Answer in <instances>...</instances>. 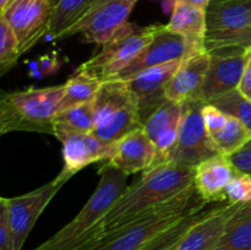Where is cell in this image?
Returning a JSON list of instances; mask_svg holds the SVG:
<instances>
[{"label":"cell","instance_id":"cell-1","mask_svg":"<svg viewBox=\"0 0 251 250\" xmlns=\"http://www.w3.org/2000/svg\"><path fill=\"white\" fill-rule=\"evenodd\" d=\"M194 172L195 167L171 161L154 163L142 172L141 178L125 189L114 205L95 225L102 234L103 240L140 213L186 190L194 184Z\"/></svg>","mask_w":251,"mask_h":250},{"label":"cell","instance_id":"cell-2","mask_svg":"<svg viewBox=\"0 0 251 250\" xmlns=\"http://www.w3.org/2000/svg\"><path fill=\"white\" fill-rule=\"evenodd\" d=\"M100 174L97 188L75 218L33 250H97L100 247L102 235L95 225L127 188V175L108 163Z\"/></svg>","mask_w":251,"mask_h":250},{"label":"cell","instance_id":"cell-3","mask_svg":"<svg viewBox=\"0 0 251 250\" xmlns=\"http://www.w3.org/2000/svg\"><path fill=\"white\" fill-rule=\"evenodd\" d=\"M206 205L193 184L183 193L140 213L124 227L108 234L97 250H140L186 215L202 211Z\"/></svg>","mask_w":251,"mask_h":250},{"label":"cell","instance_id":"cell-4","mask_svg":"<svg viewBox=\"0 0 251 250\" xmlns=\"http://www.w3.org/2000/svg\"><path fill=\"white\" fill-rule=\"evenodd\" d=\"M64 95V85L29 87L6 93L0 100V134L33 131L54 135V118Z\"/></svg>","mask_w":251,"mask_h":250},{"label":"cell","instance_id":"cell-5","mask_svg":"<svg viewBox=\"0 0 251 250\" xmlns=\"http://www.w3.org/2000/svg\"><path fill=\"white\" fill-rule=\"evenodd\" d=\"M203 48L207 53L251 49V0H211Z\"/></svg>","mask_w":251,"mask_h":250},{"label":"cell","instance_id":"cell-6","mask_svg":"<svg viewBox=\"0 0 251 250\" xmlns=\"http://www.w3.org/2000/svg\"><path fill=\"white\" fill-rule=\"evenodd\" d=\"M159 25L139 27L127 22L109 41L102 44L98 54L78 66V70L104 81L117 77L153 41Z\"/></svg>","mask_w":251,"mask_h":250},{"label":"cell","instance_id":"cell-7","mask_svg":"<svg viewBox=\"0 0 251 250\" xmlns=\"http://www.w3.org/2000/svg\"><path fill=\"white\" fill-rule=\"evenodd\" d=\"M203 105L205 102L200 100L181 103L183 110L178 140L167 154L166 161L196 167L205 159L220 153L206 130L202 118Z\"/></svg>","mask_w":251,"mask_h":250},{"label":"cell","instance_id":"cell-8","mask_svg":"<svg viewBox=\"0 0 251 250\" xmlns=\"http://www.w3.org/2000/svg\"><path fill=\"white\" fill-rule=\"evenodd\" d=\"M139 0H100L77 22L59 34L56 41L80 33L86 43L103 44L126 25Z\"/></svg>","mask_w":251,"mask_h":250},{"label":"cell","instance_id":"cell-9","mask_svg":"<svg viewBox=\"0 0 251 250\" xmlns=\"http://www.w3.org/2000/svg\"><path fill=\"white\" fill-rule=\"evenodd\" d=\"M54 4L55 0H9L0 9V19L14 31L21 54L48 34Z\"/></svg>","mask_w":251,"mask_h":250},{"label":"cell","instance_id":"cell-10","mask_svg":"<svg viewBox=\"0 0 251 250\" xmlns=\"http://www.w3.org/2000/svg\"><path fill=\"white\" fill-rule=\"evenodd\" d=\"M64 184L65 181L59 180L55 176L36 190L16 198H4L9 211L14 250L22 249L34 223Z\"/></svg>","mask_w":251,"mask_h":250},{"label":"cell","instance_id":"cell-11","mask_svg":"<svg viewBox=\"0 0 251 250\" xmlns=\"http://www.w3.org/2000/svg\"><path fill=\"white\" fill-rule=\"evenodd\" d=\"M54 136L63 145L64 167L56 178L68 181L85 167L96 162L109 159L115 144H105L93 134L54 129Z\"/></svg>","mask_w":251,"mask_h":250},{"label":"cell","instance_id":"cell-12","mask_svg":"<svg viewBox=\"0 0 251 250\" xmlns=\"http://www.w3.org/2000/svg\"><path fill=\"white\" fill-rule=\"evenodd\" d=\"M200 50L203 49L195 48L185 37L171 31L167 25H159L153 41L115 78L130 80L141 71L173 60H180Z\"/></svg>","mask_w":251,"mask_h":250},{"label":"cell","instance_id":"cell-13","mask_svg":"<svg viewBox=\"0 0 251 250\" xmlns=\"http://www.w3.org/2000/svg\"><path fill=\"white\" fill-rule=\"evenodd\" d=\"M251 49H225L210 53V66L203 82L201 100L208 103L239 86Z\"/></svg>","mask_w":251,"mask_h":250},{"label":"cell","instance_id":"cell-14","mask_svg":"<svg viewBox=\"0 0 251 250\" xmlns=\"http://www.w3.org/2000/svg\"><path fill=\"white\" fill-rule=\"evenodd\" d=\"M181 61L183 59L153 66L126 80L136 98L142 125L151 117L152 113L167 100V86L179 69Z\"/></svg>","mask_w":251,"mask_h":250},{"label":"cell","instance_id":"cell-15","mask_svg":"<svg viewBox=\"0 0 251 250\" xmlns=\"http://www.w3.org/2000/svg\"><path fill=\"white\" fill-rule=\"evenodd\" d=\"M156 161V147L142 126L115 142L114 152L107 163L130 175L146 171Z\"/></svg>","mask_w":251,"mask_h":250},{"label":"cell","instance_id":"cell-16","mask_svg":"<svg viewBox=\"0 0 251 250\" xmlns=\"http://www.w3.org/2000/svg\"><path fill=\"white\" fill-rule=\"evenodd\" d=\"M208 66L210 53L205 49L184 58L167 86V100L176 103L201 100V92Z\"/></svg>","mask_w":251,"mask_h":250},{"label":"cell","instance_id":"cell-17","mask_svg":"<svg viewBox=\"0 0 251 250\" xmlns=\"http://www.w3.org/2000/svg\"><path fill=\"white\" fill-rule=\"evenodd\" d=\"M237 173L238 169L226 154L218 153L205 159L194 172L196 193L206 203L227 201L226 190Z\"/></svg>","mask_w":251,"mask_h":250},{"label":"cell","instance_id":"cell-18","mask_svg":"<svg viewBox=\"0 0 251 250\" xmlns=\"http://www.w3.org/2000/svg\"><path fill=\"white\" fill-rule=\"evenodd\" d=\"M243 203L222 205L207 211L188 230L179 244L178 250H213L225 233L228 222Z\"/></svg>","mask_w":251,"mask_h":250},{"label":"cell","instance_id":"cell-19","mask_svg":"<svg viewBox=\"0 0 251 250\" xmlns=\"http://www.w3.org/2000/svg\"><path fill=\"white\" fill-rule=\"evenodd\" d=\"M181 103L167 100L151 117L145 122L144 129L157 151V161L164 162L178 140L179 127L181 120Z\"/></svg>","mask_w":251,"mask_h":250},{"label":"cell","instance_id":"cell-20","mask_svg":"<svg viewBox=\"0 0 251 250\" xmlns=\"http://www.w3.org/2000/svg\"><path fill=\"white\" fill-rule=\"evenodd\" d=\"M134 100L136 98L127 81L119 78L104 81L95 97V127L104 124Z\"/></svg>","mask_w":251,"mask_h":250},{"label":"cell","instance_id":"cell-21","mask_svg":"<svg viewBox=\"0 0 251 250\" xmlns=\"http://www.w3.org/2000/svg\"><path fill=\"white\" fill-rule=\"evenodd\" d=\"M171 31L185 37L195 48H203L206 34V9L176 1L167 24Z\"/></svg>","mask_w":251,"mask_h":250},{"label":"cell","instance_id":"cell-22","mask_svg":"<svg viewBox=\"0 0 251 250\" xmlns=\"http://www.w3.org/2000/svg\"><path fill=\"white\" fill-rule=\"evenodd\" d=\"M213 250H251V202L243 203L232 216Z\"/></svg>","mask_w":251,"mask_h":250},{"label":"cell","instance_id":"cell-23","mask_svg":"<svg viewBox=\"0 0 251 250\" xmlns=\"http://www.w3.org/2000/svg\"><path fill=\"white\" fill-rule=\"evenodd\" d=\"M141 119H140L137 102L134 100L122 110L113 115L104 124L93 129L91 134L95 135L97 139L105 144H115L120 139L134 130L142 127Z\"/></svg>","mask_w":251,"mask_h":250},{"label":"cell","instance_id":"cell-24","mask_svg":"<svg viewBox=\"0 0 251 250\" xmlns=\"http://www.w3.org/2000/svg\"><path fill=\"white\" fill-rule=\"evenodd\" d=\"M102 83L100 78L77 69L66 83H64V95L59 103L58 112L95 100Z\"/></svg>","mask_w":251,"mask_h":250},{"label":"cell","instance_id":"cell-25","mask_svg":"<svg viewBox=\"0 0 251 250\" xmlns=\"http://www.w3.org/2000/svg\"><path fill=\"white\" fill-rule=\"evenodd\" d=\"M98 1L100 0H55L47 34L48 38L56 41L59 34L77 22Z\"/></svg>","mask_w":251,"mask_h":250},{"label":"cell","instance_id":"cell-26","mask_svg":"<svg viewBox=\"0 0 251 250\" xmlns=\"http://www.w3.org/2000/svg\"><path fill=\"white\" fill-rule=\"evenodd\" d=\"M210 139L220 153L230 156L250 141L251 131L242 122L229 115L227 123Z\"/></svg>","mask_w":251,"mask_h":250},{"label":"cell","instance_id":"cell-27","mask_svg":"<svg viewBox=\"0 0 251 250\" xmlns=\"http://www.w3.org/2000/svg\"><path fill=\"white\" fill-rule=\"evenodd\" d=\"M54 129L91 134L95 129V100L56 113Z\"/></svg>","mask_w":251,"mask_h":250},{"label":"cell","instance_id":"cell-28","mask_svg":"<svg viewBox=\"0 0 251 250\" xmlns=\"http://www.w3.org/2000/svg\"><path fill=\"white\" fill-rule=\"evenodd\" d=\"M207 213L203 211H199V212L190 213L186 215L185 217L181 218L180 221L169 227L168 229L164 230L156 238L147 243L144 248L140 250H178L179 244H180L181 239L184 235L188 233V230L198 222L199 220L203 217Z\"/></svg>","mask_w":251,"mask_h":250},{"label":"cell","instance_id":"cell-29","mask_svg":"<svg viewBox=\"0 0 251 250\" xmlns=\"http://www.w3.org/2000/svg\"><path fill=\"white\" fill-rule=\"evenodd\" d=\"M208 103L234 117L251 131V100L244 97L238 88L216 97Z\"/></svg>","mask_w":251,"mask_h":250},{"label":"cell","instance_id":"cell-30","mask_svg":"<svg viewBox=\"0 0 251 250\" xmlns=\"http://www.w3.org/2000/svg\"><path fill=\"white\" fill-rule=\"evenodd\" d=\"M19 41L11 27L0 19V76L9 73L21 56Z\"/></svg>","mask_w":251,"mask_h":250},{"label":"cell","instance_id":"cell-31","mask_svg":"<svg viewBox=\"0 0 251 250\" xmlns=\"http://www.w3.org/2000/svg\"><path fill=\"white\" fill-rule=\"evenodd\" d=\"M229 203L251 202V175L238 171L226 190Z\"/></svg>","mask_w":251,"mask_h":250},{"label":"cell","instance_id":"cell-32","mask_svg":"<svg viewBox=\"0 0 251 250\" xmlns=\"http://www.w3.org/2000/svg\"><path fill=\"white\" fill-rule=\"evenodd\" d=\"M0 250H14L9 211L4 198L0 199Z\"/></svg>","mask_w":251,"mask_h":250},{"label":"cell","instance_id":"cell-33","mask_svg":"<svg viewBox=\"0 0 251 250\" xmlns=\"http://www.w3.org/2000/svg\"><path fill=\"white\" fill-rule=\"evenodd\" d=\"M228 157L238 171L251 175V145L249 142Z\"/></svg>","mask_w":251,"mask_h":250},{"label":"cell","instance_id":"cell-34","mask_svg":"<svg viewBox=\"0 0 251 250\" xmlns=\"http://www.w3.org/2000/svg\"><path fill=\"white\" fill-rule=\"evenodd\" d=\"M238 90L244 97L251 100V51L249 59H248L247 66L244 69V73H243L242 80H240L239 86H238Z\"/></svg>","mask_w":251,"mask_h":250},{"label":"cell","instance_id":"cell-35","mask_svg":"<svg viewBox=\"0 0 251 250\" xmlns=\"http://www.w3.org/2000/svg\"><path fill=\"white\" fill-rule=\"evenodd\" d=\"M186 2V4L195 5V6L202 7V9H207L208 4H210L211 0H176V2Z\"/></svg>","mask_w":251,"mask_h":250},{"label":"cell","instance_id":"cell-36","mask_svg":"<svg viewBox=\"0 0 251 250\" xmlns=\"http://www.w3.org/2000/svg\"><path fill=\"white\" fill-rule=\"evenodd\" d=\"M164 4H168L169 7H171V10H173V6L176 5V0H163Z\"/></svg>","mask_w":251,"mask_h":250},{"label":"cell","instance_id":"cell-37","mask_svg":"<svg viewBox=\"0 0 251 250\" xmlns=\"http://www.w3.org/2000/svg\"><path fill=\"white\" fill-rule=\"evenodd\" d=\"M249 144H250V145H251V140H250V141H249Z\"/></svg>","mask_w":251,"mask_h":250}]
</instances>
